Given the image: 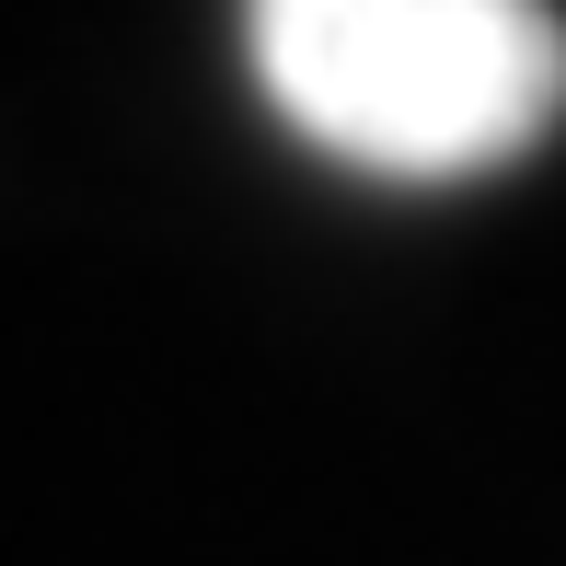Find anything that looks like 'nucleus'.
I'll return each instance as SVG.
<instances>
[{
  "mask_svg": "<svg viewBox=\"0 0 566 566\" xmlns=\"http://www.w3.org/2000/svg\"><path fill=\"white\" fill-rule=\"evenodd\" d=\"M254 93L370 186H474L566 116L555 0H243Z\"/></svg>",
  "mask_w": 566,
  "mask_h": 566,
  "instance_id": "1",
  "label": "nucleus"
}]
</instances>
